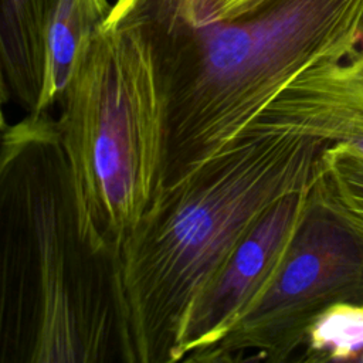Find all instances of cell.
Returning <instances> with one entry per match:
<instances>
[{
  "instance_id": "1",
  "label": "cell",
  "mask_w": 363,
  "mask_h": 363,
  "mask_svg": "<svg viewBox=\"0 0 363 363\" xmlns=\"http://www.w3.org/2000/svg\"><path fill=\"white\" fill-rule=\"evenodd\" d=\"M0 217V363H135L119 254L85 227L48 111L3 118Z\"/></svg>"
},
{
  "instance_id": "2",
  "label": "cell",
  "mask_w": 363,
  "mask_h": 363,
  "mask_svg": "<svg viewBox=\"0 0 363 363\" xmlns=\"http://www.w3.org/2000/svg\"><path fill=\"white\" fill-rule=\"evenodd\" d=\"M326 145L267 106L214 156L157 187L119 252L135 363L182 362L196 302L261 217L312 184Z\"/></svg>"
},
{
  "instance_id": "3",
  "label": "cell",
  "mask_w": 363,
  "mask_h": 363,
  "mask_svg": "<svg viewBox=\"0 0 363 363\" xmlns=\"http://www.w3.org/2000/svg\"><path fill=\"white\" fill-rule=\"evenodd\" d=\"M160 78L166 133L160 186L214 156L311 67L349 54L363 0H245L200 24L138 23Z\"/></svg>"
},
{
  "instance_id": "4",
  "label": "cell",
  "mask_w": 363,
  "mask_h": 363,
  "mask_svg": "<svg viewBox=\"0 0 363 363\" xmlns=\"http://www.w3.org/2000/svg\"><path fill=\"white\" fill-rule=\"evenodd\" d=\"M57 104L85 227L119 254L162 180L166 106L150 45L135 28L99 27Z\"/></svg>"
},
{
  "instance_id": "5",
  "label": "cell",
  "mask_w": 363,
  "mask_h": 363,
  "mask_svg": "<svg viewBox=\"0 0 363 363\" xmlns=\"http://www.w3.org/2000/svg\"><path fill=\"white\" fill-rule=\"evenodd\" d=\"M339 302L363 303V231L329 196L316 166L272 284L221 340L186 362H294L312 322Z\"/></svg>"
},
{
  "instance_id": "6",
  "label": "cell",
  "mask_w": 363,
  "mask_h": 363,
  "mask_svg": "<svg viewBox=\"0 0 363 363\" xmlns=\"http://www.w3.org/2000/svg\"><path fill=\"white\" fill-rule=\"evenodd\" d=\"M312 184L275 203L199 298L186 328L182 362L221 340L269 288L303 218Z\"/></svg>"
},
{
  "instance_id": "7",
  "label": "cell",
  "mask_w": 363,
  "mask_h": 363,
  "mask_svg": "<svg viewBox=\"0 0 363 363\" xmlns=\"http://www.w3.org/2000/svg\"><path fill=\"white\" fill-rule=\"evenodd\" d=\"M269 106L291 130L363 155V62L345 55L294 79Z\"/></svg>"
},
{
  "instance_id": "8",
  "label": "cell",
  "mask_w": 363,
  "mask_h": 363,
  "mask_svg": "<svg viewBox=\"0 0 363 363\" xmlns=\"http://www.w3.org/2000/svg\"><path fill=\"white\" fill-rule=\"evenodd\" d=\"M61 0H0L3 102L27 113L48 111V33Z\"/></svg>"
},
{
  "instance_id": "9",
  "label": "cell",
  "mask_w": 363,
  "mask_h": 363,
  "mask_svg": "<svg viewBox=\"0 0 363 363\" xmlns=\"http://www.w3.org/2000/svg\"><path fill=\"white\" fill-rule=\"evenodd\" d=\"M109 0H61L48 33L47 96L50 106L65 88L77 58L89 37L105 24Z\"/></svg>"
},
{
  "instance_id": "10",
  "label": "cell",
  "mask_w": 363,
  "mask_h": 363,
  "mask_svg": "<svg viewBox=\"0 0 363 363\" xmlns=\"http://www.w3.org/2000/svg\"><path fill=\"white\" fill-rule=\"evenodd\" d=\"M294 362L363 363V303L339 302L309 326Z\"/></svg>"
},
{
  "instance_id": "11",
  "label": "cell",
  "mask_w": 363,
  "mask_h": 363,
  "mask_svg": "<svg viewBox=\"0 0 363 363\" xmlns=\"http://www.w3.org/2000/svg\"><path fill=\"white\" fill-rule=\"evenodd\" d=\"M245 0H116L104 27L138 23L200 26L223 18Z\"/></svg>"
},
{
  "instance_id": "12",
  "label": "cell",
  "mask_w": 363,
  "mask_h": 363,
  "mask_svg": "<svg viewBox=\"0 0 363 363\" xmlns=\"http://www.w3.org/2000/svg\"><path fill=\"white\" fill-rule=\"evenodd\" d=\"M318 176L339 208L363 231V155L343 143L326 145Z\"/></svg>"
},
{
  "instance_id": "13",
  "label": "cell",
  "mask_w": 363,
  "mask_h": 363,
  "mask_svg": "<svg viewBox=\"0 0 363 363\" xmlns=\"http://www.w3.org/2000/svg\"><path fill=\"white\" fill-rule=\"evenodd\" d=\"M352 55H354L356 58H359V60H362L363 61V34H362V38H360V41H359V44L352 50V52H350Z\"/></svg>"
}]
</instances>
